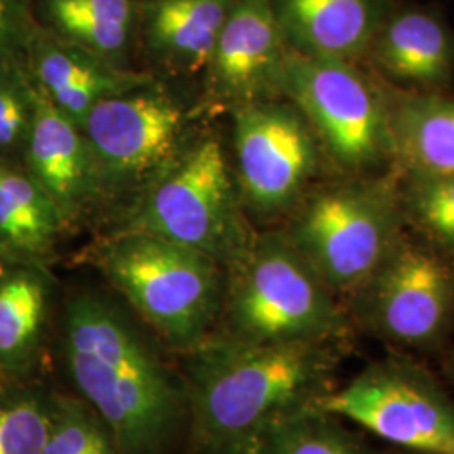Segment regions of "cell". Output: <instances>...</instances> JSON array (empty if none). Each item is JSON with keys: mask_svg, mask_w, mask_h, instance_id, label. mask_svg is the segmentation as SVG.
Returning <instances> with one entry per match:
<instances>
[{"mask_svg": "<svg viewBox=\"0 0 454 454\" xmlns=\"http://www.w3.org/2000/svg\"><path fill=\"white\" fill-rule=\"evenodd\" d=\"M234 0H153L145 39L153 59L179 74H199L209 65Z\"/></svg>", "mask_w": 454, "mask_h": 454, "instance_id": "cell-20", "label": "cell"}, {"mask_svg": "<svg viewBox=\"0 0 454 454\" xmlns=\"http://www.w3.org/2000/svg\"><path fill=\"white\" fill-rule=\"evenodd\" d=\"M401 202L406 226L454 260V174L401 170Z\"/></svg>", "mask_w": 454, "mask_h": 454, "instance_id": "cell-22", "label": "cell"}, {"mask_svg": "<svg viewBox=\"0 0 454 454\" xmlns=\"http://www.w3.org/2000/svg\"><path fill=\"white\" fill-rule=\"evenodd\" d=\"M56 394L33 384L0 387V454H41L54 419Z\"/></svg>", "mask_w": 454, "mask_h": 454, "instance_id": "cell-23", "label": "cell"}, {"mask_svg": "<svg viewBox=\"0 0 454 454\" xmlns=\"http://www.w3.org/2000/svg\"><path fill=\"white\" fill-rule=\"evenodd\" d=\"M51 285L44 266L12 264L0 275V380L26 382L48 325Z\"/></svg>", "mask_w": 454, "mask_h": 454, "instance_id": "cell-19", "label": "cell"}, {"mask_svg": "<svg viewBox=\"0 0 454 454\" xmlns=\"http://www.w3.org/2000/svg\"><path fill=\"white\" fill-rule=\"evenodd\" d=\"M65 226L24 163L0 159V256L11 264L46 266Z\"/></svg>", "mask_w": 454, "mask_h": 454, "instance_id": "cell-18", "label": "cell"}, {"mask_svg": "<svg viewBox=\"0 0 454 454\" xmlns=\"http://www.w3.org/2000/svg\"><path fill=\"white\" fill-rule=\"evenodd\" d=\"M352 298L358 324L373 335L411 348L431 347L453 322V260L404 232Z\"/></svg>", "mask_w": 454, "mask_h": 454, "instance_id": "cell-9", "label": "cell"}, {"mask_svg": "<svg viewBox=\"0 0 454 454\" xmlns=\"http://www.w3.org/2000/svg\"><path fill=\"white\" fill-rule=\"evenodd\" d=\"M450 373H451L454 380V350L451 352V356H450Z\"/></svg>", "mask_w": 454, "mask_h": 454, "instance_id": "cell-29", "label": "cell"}, {"mask_svg": "<svg viewBox=\"0 0 454 454\" xmlns=\"http://www.w3.org/2000/svg\"><path fill=\"white\" fill-rule=\"evenodd\" d=\"M22 59L34 84L80 129L99 101L153 82L105 61L59 34L29 39Z\"/></svg>", "mask_w": 454, "mask_h": 454, "instance_id": "cell-15", "label": "cell"}, {"mask_svg": "<svg viewBox=\"0 0 454 454\" xmlns=\"http://www.w3.org/2000/svg\"><path fill=\"white\" fill-rule=\"evenodd\" d=\"M335 296L283 231L258 234L227 271L223 335L253 343H340L352 328Z\"/></svg>", "mask_w": 454, "mask_h": 454, "instance_id": "cell-3", "label": "cell"}, {"mask_svg": "<svg viewBox=\"0 0 454 454\" xmlns=\"http://www.w3.org/2000/svg\"><path fill=\"white\" fill-rule=\"evenodd\" d=\"M22 163L52 199L65 224H73L103 192L82 129L37 86L33 125Z\"/></svg>", "mask_w": 454, "mask_h": 454, "instance_id": "cell-14", "label": "cell"}, {"mask_svg": "<svg viewBox=\"0 0 454 454\" xmlns=\"http://www.w3.org/2000/svg\"><path fill=\"white\" fill-rule=\"evenodd\" d=\"M61 37L123 67L135 29L133 0H46Z\"/></svg>", "mask_w": 454, "mask_h": 454, "instance_id": "cell-21", "label": "cell"}, {"mask_svg": "<svg viewBox=\"0 0 454 454\" xmlns=\"http://www.w3.org/2000/svg\"><path fill=\"white\" fill-rule=\"evenodd\" d=\"M337 345L253 343L212 333L185 352L182 379L199 454H254L276 424L317 406L332 389Z\"/></svg>", "mask_w": 454, "mask_h": 454, "instance_id": "cell-1", "label": "cell"}, {"mask_svg": "<svg viewBox=\"0 0 454 454\" xmlns=\"http://www.w3.org/2000/svg\"><path fill=\"white\" fill-rule=\"evenodd\" d=\"M283 98L305 116L325 155L347 176L394 167L386 82L333 58L290 48Z\"/></svg>", "mask_w": 454, "mask_h": 454, "instance_id": "cell-7", "label": "cell"}, {"mask_svg": "<svg viewBox=\"0 0 454 454\" xmlns=\"http://www.w3.org/2000/svg\"><path fill=\"white\" fill-rule=\"evenodd\" d=\"M34 110L35 86L22 56L0 61V159L22 162Z\"/></svg>", "mask_w": 454, "mask_h": 454, "instance_id": "cell-25", "label": "cell"}, {"mask_svg": "<svg viewBox=\"0 0 454 454\" xmlns=\"http://www.w3.org/2000/svg\"><path fill=\"white\" fill-rule=\"evenodd\" d=\"M14 0H0V61L20 56Z\"/></svg>", "mask_w": 454, "mask_h": 454, "instance_id": "cell-27", "label": "cell"}, {"mask_svg": "<svg viewBox=\"0 0 454 454\" xmlns=\"http://www.w3.org/2000/svg\"><path fill=\"white\" fill-rule=\"evenodd\" d=\"M241 204L226 152L219 140L207 137L184 148L148 184L125 231H140L192 247L229 271L254 238Z\"/></svg>", "mask_w": 454, "mask_h": 454, "instance_id": "cell-6", "label": "cell"}, {"mask_svg": "<svg viewBox=\"0 0 454 454\" xmlns=\"http://www.w3.org/2000/svg\"><path fill=\"white\" fill-rule=\"evenodd\" d=\"M401 170L348 176L301 200L286 238L335 294H354L406 232Z\"/></svg>", "mask_w": 454, "mask_h": 454, "instance_id": "cell-5", "label": "cell"}, {"mask_svg": "<svg viewBox=\"0 0 454 454\" xmlns=\"http://www.w3.org/2000/svg\"><path fill=\"white\" fill-rule=\"evenodd\" d=\"M293 51L357 63L394 9V0H270Z\"/></svg>", "mask_w": 454, "mask_h": 454, "instance_id": "cell-16", "label": "cell"}, {"mask_svg": "<svg viewBox=\"0 0 454 454\" xmlns=\"http://www.w3.org/2000/svg\"><path fill=\"white\" fill-rule=\"evenodd\" d=\"M4 386H11V384H5V382H2V380H0V387H4Z\"/></svg>", "mask_w": 454, "mask_h": 454, "instance_id": "cell-30", "label": "cell"}, {"mask_svg": "<svg viewBox=\"0 0 454 454\" xmlns=\"http://www.w3.org/2000/svg\"><path fill=\"white\" fill-rule=\"evenodd\" d=\"M98 266L140 318L184 354L207 340L223 315L227 271L192 247L123 231L101 247Z\"/></svg>", "mask_w": 454, "mask_h": 454, "instance_id": "cell-4", "label": "cell"}, {"mask_svg": "<svg viewBox=\"0 0 454 454\" xmlns=\"http://www.w3.org/2000/svg\"><path fill=\"white\" fill-rule=\"evenodd\" d=\"M82 130L105 192L150 184L160 176L184 150L185 114L150 82L99 101Z\"/></svg>", "mask_w": 454, "mask_h": 454, "instance_id": "cell-11", "label": "cell"}, {"mask_svg": "<svg viewBox=\"0 0 454 454\" xmlns=\"http://www.w3.org/2000/svg\"><path fill=\"white\" fill-rule=\"evenodd\" d=\"M238 191L260 217L301 202L318 168L322 146L305 116L286 98L232 110Z\"/></svg>", "mask_w": 454, "mask_h": 454, "instance_id": "cell-10", "label": "cell"}, {"mask_svg": "<svg viewBox=\"0 0 454 454\" xmlns=\"http://www.w3.org/2000/svg\"><path fill=\"white\" fill-rule=\"evenodd\" d=\"M11 266H12V264H11L9 261H5L2 256H0V275H2L4 271H7Z\"/></svg>", "mask_w": 454, "mask_h": 454, "instance_id": "cell-28", "label": "cell"}, {"mask_svg": "<svg viewBox=\"0 0 454 454\" xmlns=\"http://www.w3.org/2000/svg\"><path fill=\"white\" fill-rule=\"evenodd\" d=\"M66 367L121 454H165L189 421L184 379L114 301L76 293L66 303Z\"/></svg>", "mask_w": 454, "mask_h": 454, "instance_id": "cell-2", "label": "cell"}, {"mask_svg": "<svg viewBox=\"0 0 454 454\" xmlns=\"http://www.w3.org/2000/svg\"><path fill=\"white\" fill-rule=\"evenodd\" d=\"M364 59L390 86L446 93L454 82L453 29L433 9L394 5Z\"/></svg>", "mask_w": 454, "mask_h": 454, "instance_id": "cell-13", "label": "cell"}, {"mask_svg": "<svg viewBox=\"0 0 454 454\" xmlns=\"http://www.w3.org/2000/svg\"><path fill=\"white\" fill-rule=\"evenodd\" d=\"M288 52L270 0H234L204 71L212 98L231 112L283 98Z\"/></svg>", "mask_w": 454, "mask_h": 454, "instance_id": "cell-12", "label": "cell"}, {"mask_svg": "<svg viewBox=\"0 0 454 454\" xmlns=\"http://www.w3.org/2000/svg\"><path fill=\"white\" fill-rule=\"evenodd\" d=\"M315 407L416 454H454V401L407 358L373 362Z\"/></svg>", "mask_w": 454, "mask_h": 454, "instance_id": "cell-8", "label": "cell"}, {"mask_svg": "<svg viewBox=\"0 0 454 454\" xmlns=\"http://www.w3.org/2000/svg\"><path fill=\"white\" fill-rule=\"evenodd\" d=\"M41 454H121L108 427L84 401L56 395L54 419Z\"/></svg>", "mask_w": 454, "mask_h": 454, "instance_id": "cell-26", "label": "cell"}, {"mask_svg": "<svg viewBox=\"0 0 454 454\" xmlns=\"http://www.w3.org/2000/svg\"><path fill=\"white\" fill-rule=\"evenodd\" d=\"M394 167L403 172L454 174V98L386 82Z\"/></svg>", "mask_w": 454, "mask_h": 454, "instance_id": "cell-17", "label": "cell"}, {"mask_svg": "<svg viewBox=\"0 0 454 454\" xmlns=\"http://www.w3.org/2000/svg\"><path fill=\"white\" fill-rule=\"evenodd\" d=\"M414 454H416V453H414Z\"/></svg>", "mask_w": 454, "mask_h": 454, "instance_id": "cell-31", "label": "cell"}, {"mask_svg": "<svg viewBox=\"0 0 454 454\" xmlns=\"http://www.w3.org/2000/svg\"><path fill=\"white\" fill-rule=\"evenodd\" d=\"M254 454H371L333 416L309 407L276 424Z\"/></svg>", "mask_w": 454, "mask_h": 454, "instance_id": "cell-24", "label": "cell"}]
</instances>
